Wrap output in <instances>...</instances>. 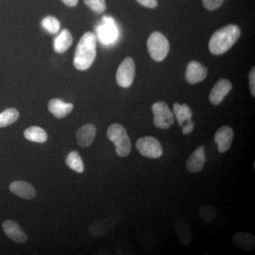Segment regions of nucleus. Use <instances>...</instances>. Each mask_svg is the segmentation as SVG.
Segmentation results:
<instances>
[{
	"instance_id": "1",
	"label": "nucleus",
	"mask_w": 255,
	"mask_h": 255,
	"mask_svg": "<svg viewBox=\"0 0 255 255\" xmlns=\"http://www.w3.org/2000/svg\"><path fill=\"white\" fill-rule=\"evenodd\" d=\"M241 35V28L236 24H228L220 28L215 32L210 39V52L215 55L226 53L236 44Z\"/></svg>"
},
{
	"instance_id": "2",
	"label": "nucleus",
	"mask_w": 255,
	"mask_h": 255,
	"mask_svg": "<svg viewBox=\"0 0 255 255\" xmlns=\"http://www.w3.org/2000/svg\"><path fill=\"white\" fill-rule=\"evenodd\" d=\"M97 55V38L92 32H87L79 41L74 57V66L79 70L91 67Z\"/></svg>"
},
{
	"instance_id": "3",
	"label": "nucleus",
	"mask_w": 255,
	"mask_h": 255,
	"mask_svg": "<svg viewBox=\"0 0 255 255\" xmlns=\"http://www.w3.org/2000/svg\"><path fill=\"white\" fill-rule=\"evenodd\" d=\"M107 137L114 144L119 157H127L131 150V142L127 130L119 124H113L107 129Z\"/></svg>"
},
{
	"instance_id": "4",
	"label": "nucleus",
	"mask_w": 255,
	"mask_h": 255,
	"mask_svg": "<svg viewBox=\"0 0 255 255\" xmlns=\"http://www.w3.org/2000/svg\"><path fill=\"white\" fill-rule=\"evenodd\" d=\"M147 49L151 58L160 62L168 55L169 43L167 38L159 32H153L147 40Z\"/></svg>"
},
{
	"instance_id": "5",
	"label": "nucleus",
	"mask_w": 255,
	"mask_h": 255,
	"mask_svg": "<svg viewBox=\"0 0 255 255\" xmlns=\"http://www.w3.org/2000/svg\"><path fill=\"white\" fill-rule=\"evenodd\" d=\"M153 124L156 128L166 130L174 123V114L164 102H157L152 106Z\"/></svg>"
},
{
	"instance_id": "6",
	"label": "nucleus",
	"mask_w": 255,
	"mask_h": 255,
	"mask_svg": "<svg viewBox=\"0 0 255 255\" xmlns=\"http://www.w3.org/2000/svg\"><path fill=\"white\" fill-rule=\"evenodd\" d=\"M135 147L140 155L148 158L157 159L163 154L162 145L159 140L154 137H140L137 140Z\"/></svg>"
},
{
	"instance_id": "7",
	"label": "nucleus",
	"mask_w": 255,
	"mask_h": 255,
	"mask_svg": "<svg viewBox=\"0 0 255 255\" xmlns=\"http://www.w3.org/2000/svg\"><path fill=\"white\" fill-rule=\"evenodd\" d=\"M135 62L130 57H127L119 65L116 75V79L119 86L124 88H128L130 87L135 78Z\"/></svg>"
},
{
	"instance_id": "8",
	"label": "nucleus",
	"mask_w": 255,
	"mask_h": 255,
	"mask_svg": "<svg viewBox=\"0 0 255 255\" xmlns=\"http://www.w3.org/2000/svg\"><path fill=\"white\" fill-rule=\"evenodd\" d=\"M97 33L102 43L107 45L114 43L118 37V30L113 18L104 16L102 23L97 27Z\"/></svg>"
},
{
	"instance_id": "9",
	"label": "nucleus",
	"mask_w": 255,
	"mask_h": 255,
	"mask_svg": "<svg viewBox=\"0 0 255 255\" xmlns=\"http://www.w3.org/2000/svg\"><path fill=\"white\" fill-rule=\"evenodd\" d=\"M234 137V131L231 127L223 126L220 128L214 135V141L218 146L220 153H224L231 148Z\"/></svg>"
},
{
	"instance_id": "10",
	"label": "nucleus",
	"mask_w": 255,
	"mask_h": 255,
	"mask_svg": "<svg viewBox=\"0 0 255 255\" xmlns=\"http://www.w3.org/2000/svg\"><path fill=\"white\" fill-rule=\"evenodd\" d=\"M232 87V84L227 79H220L215 84L210 93V102L214 105H219L226 95L231 91Z\"/></svg>"
},
{
	"instance_id": "11",
	"label": "nucleus",
	"mask_w": 255,
	"mask_h": 255,
	"mask_svg": "<svg viewBox=\"0 0 255 255\" xmlns=\"http://www.w3.org/2000/svg\"><path fill=\"white\" fill-rule=\"evenodd\" d=\"M1 226L4 234L14 243H24L27 242V235L23 232L16 221L12 220H6Z\"/></svg>"
},
{
	"instance_id": "12",
	"label": "nucleus",
	"mask_w": 255,
	"mask_h": 255,
	"mask_svg": "<svg viewBox=\"0 0 255 255\" xmlns=\"http://www.w3.org/2000/svg\"><path fill=\"white\" fill-rule=\"evenodd\" d=\"M207 75V68L199 62L194 60L188 64L185 78L191 85H194L205 80Z\"/></svg>"
},
{
	"instance_id": "13",
	"label": "nucleus",
	"mask_w": 255,
	"mask_h": 255,
	"mask_svg": "<svg viewBox=\"0 0 255 255\" xmlns=\"http://www.w3.org/2000/svg\"><path fill=\"white\" fill-rule=\"evenodd\" d=\"M117 224V218L111 216L106 219H99L92 223L88 228L89 233L92 236L100 237L110 232Z\"/></svg>"
},
{
	"instance_id": "14",
	"label": "nucleus",
	"mask_w": 255,
	"mask_h": 255,
	"mask_svg": "<svg viewBox=\"0 0 255 255\" xmlns=\"http://www.w3.org/2000/svg\"><path fill=\"white\" fill-rule=\"evenodd\" d=\"M206 162L205 147L200 145L194 151L188 158L186 167L191 173H198L204 169Z\"/></svg>"
},
{
	"instance_id": "15",
	"label": "nucleus",
	"mask_w": 255,
	"mask_h": 255,
	"mask_svg": "<svg viewBox=\"0 0 255 255\" xmlns=\"http://www.w3.org/2000/svg\"><path fill=\"white\" fill-rule=\"evenodd\" d=\"M232 243L233 246L241 251L251 252L255 249V236L251 233L240 231L233 236Z\"/></svg>"
},
{
	"instance_id": "16",
	"label": "nucleus",
	"mask_w": 255,
	"mask_h": 255,
	"mask_svg": "<svg viewBox=\"0 0 255 255\" xmlns=\"http://www.w3.org/2000/svg\"><path fill=\"white\" fill-rule=\"evenodd\" d=\"M97 129L95 125L87 124L78 129L76 133L77 142L82 147H89L95 140Z\"/></svg>"
},
{
	"instance_id": "17",
	"label": "nucleus",
	"mask_w": 255,
	"mask_h": 255,
	"mask_svg": "<svg viewBox=\"0 0 255 255\" xmlns=\"http://www.w3.org/2000/svg\"><path fill=\"white\" fill-rule=\"evenodd\" d=\"M9 188L11 193L22 199L31 200L36 196V192L34 187L28 182L16 181L11 183Z\"/></svg>"
},
{
	"instance_id": "18",
	"label": "nucleus",
	"mask_w": 255,
	"mask_h": 255,
	"mask_svg": "<svg viewBox=\"0 0 255 255\" xmlns=\"http://www.w3.org/2000/svg\"><path fill=\"white\" fill-rule=\"evenodd\" d=\"M73 105L66 103L59 99H53L48 102V108L50 113L57 119H63L71 113Z\"/></svg>"
},
{
	"instance_id": "19",
	"label": "nucleus",
	"mask_w": 255,
	"mask_h": 255,
	"mask_svg": "<svg viewBox=\"0 0 255 255\" xmlns=\"http://www.w3.org/2000/svg\"><path fill=\"white\" fill-rule=\"evenodd\" d=\"M73 38L68 29H63L53 41V48L58 53H63L73 44Z\"/></svg>"
},
{
	"instance_id": "20",
	"label": "nucleus",
	"mask_w": 255,
	"mask_h": 255,
	"mask_svg": "<svg viewBox=\"0 0 255 255\" xmlns=\"http://www.w3.org/2000/svg\"><path fill=\"white\" fill-rule=\"evenodd\" d=\"M174 229L178 240L184 246H189L192 242V233H191L190 226L187 223L178 220L174 223Z\"/></svg>"
},
{
	"instance_id": "21",
	"label": "nucleus",
	"mask_w": 255,
	"mask_h": 255,
	"mask_svg": "<svg viewBox=\"0 0 255 255\" xmlns=\"http://www.w3.org/2000/svg\"><path fill=\"white\" fill-rule=\"evenodd\" d=\"M173 110L178 124L181 127H184L185 124L191 122L192 112L187 104H183V105L179 103L174 104Z\"/></svg>"
},
{
	"instance_id": "22",
	"label": "nucleus",
	"mask_w": 255,
	"mask_h": 255,
	"mask_svg": "<svg viewBox=\"0 0 255 255\" xmlns=\"http://www.w3.org/2000/svg\"><path fill=\"white\" fill-rule=\"evenodd\" d=\"M23 135L31 142L43 143L48 140V135L43 128L38 127H31L28 128L23 132Z\"/></svg>"
},
{
	"instance_id": "23",
	"label": "nucleus",
	"mask_w": 255,
	"mask_h": 255,
	"mask_svg": "<svg viewBox=\"0 0 255 255\" xmlns=\"http://www.w3.org/2000/svg\"><path fill=\"white\" fill-rule=\"evenodd\" d=\"M65 163L70 169H73L77 173H82L85 170V166H84L81 156L77 151H71L68 154L66 159H65Z\"/></svg>"
},
{
	"instance_id": "24",
	"label": "nucleus",
	"mask_w": 255,
	"mask_h": 255,
	"mask_svg": "<svg viewBox=\"0 0 255 255\" xmlns=\"http://www.w3.org/2000/svg\"><path fill=\"white\" fill-rule=\"evenodd\" d=\"M19 117L16 109L9 108L0 114V128H4L14 124Z\"/></svg>"
},
{
	"instance_id": "25",
	"label": "nucleus",
	"mask_w": 255,
	"mask_h": 255,
	"mask_svg": "<svg viewBox=\"0 0 255 255\" xmlns=\"http://www.w3.org/2000/svg\"><path fill=\"white\" fill-rule=\"evenodd\" d=\"M42 27L50 34H56L59 31L60 24L59 21L54 16H46L42 20Z\"/></svg>"
},
{
	"instance_id": "26",
	"label": "nucleus",
	"mask_w": 255,
	"mask_h": 255,
	"mask_svg": "<svg viewBox=\"0 0 255 255\" xmlns=\"http://www.w3.org/2000/svg\"><path fill=\"white\" fill-rule=\"evenodd\" d=\"M199 216L204 222L210 223L214 221L216 216V209L213 206H202L199 208Z\"/></svg>"
},
{
	"instance_id": "27",
	"label": "nucleus",
	"mask_w": 255,
	"mask_h": 255,
	"mask_svg": "<svg viewBox=\"0 0 255 255\" xmlns=\"http://www.w3.org/2000/svg\"><path fill=\"white\" fill-rule=\"evenodd\" d=\"M85 4L97 14H102L107 9L105 0H84Z\"/></svg>"
},
{
	"instance_id": "28",
	"label": "nucleus",
	"mask_w": 255,
	"mask_h": 255,
	"mask_svg": "<svg viewBox=\"0 0 255 255\" xmlns=\"http://www.w3.org/2000/svg\"><path fill=\"white\" fill-rule=\"evenodd\" d=\"M224 1L225 0H202L204 6L210 11L219 9Z\"/></svg>"
},
{
	"instance_id": "29",
	"label": "nucleus",
	"mask_w": 255,
	"mask_h": 255,
	"mask_svg": "<svg viewBox=\"0 0 255 255\" xmlns=\"http://www.w3.org/2000/svg\"><path fill=\"white\" fill-rule=\"evenodd\" d=\"M250 88H251V95L255 97V69L253 68L251 70L249 75Z\"/></svg>"
},
{
	"instance_id": "30",
	"label": "nucleus",
	"mask_w": 255,
	"mask_h": 255,
	"mask_svg": "<svg viewBox=\"0 0 255 255\" xmlns=\"http://www.w3.org/2000/svg\"><path fill=\"white\" fill-rule=\"evenodd\" d=\"M136 1L142 6L150 8V9H154L157 6V0H136Z\"/></svg>"
},
{
	"instance_id": "31",
	"label": "nucleus",
	"mask_w": 255,
	"mask_h": 255,
	"mask_svg": "<svg viewBox=\"0 0 255 255\" xmlns=\"http://www.w3.org/2000/svg\"><path fill=\"white\" fill-rule=\"evenodd\" d=\"M182 132L184 135H189L191 132L193 131L194 128V124L192 121L190 122L185 124L184 127H182Z\"/></svg>"
},
{
	"instance_id": "32",
	"label": "nucleus",
	"mask_w": 255,
	"mask_h": 255,
	"mask_svg": "<svg viewBox=\"0 0 255 255\" xmlns=\"http://www.w3.org/2000/svg\"><path fill=\"white\" fill-rule=\"evenodd\" d=\"M62 1L67 6H71V7L76 6L78 3V0H62Z\"/></svg>"
}]
</instances>
